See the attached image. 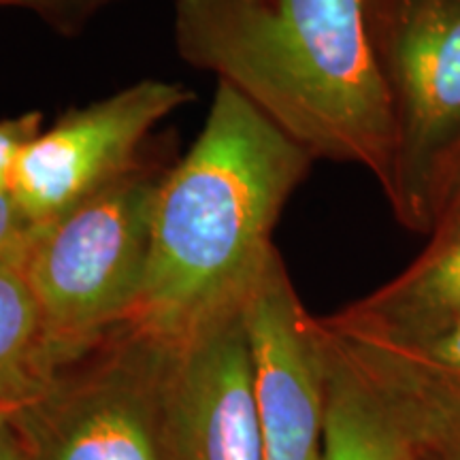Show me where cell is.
<instances>
[{
  "label": "cell",
  "mask_w": 460,
  "mask_h": 460,
  "mask_svg": "<svg viewBox=\"0 0 460 460\" xmlns=\"http://www.w3.org/2000/svg\"><path fill=\"white\" fill-rule=\"evenodd\" d=\"M312 163L267 115L217 82L199 139L160 181L146 281L124 326L180 348L243 307L278 252L275 224Z\"/></svg>",
  "instance_id": "cell-2"
},
{
  "label": "cell",
  "mask_w": 460,
  "mask_h": 460,
  "mask_svg": "<svg viewBox=\"0 0 460 460\" xmlns=\"http://www.w3.org/2000/svg\"><path fill=\"white\" fill-rule=\"evenodd\" d=\"M115 3L118 0H0V4L34 11L62 34H77L84 31L101 11Z\"/></svg>",
  "instance_id": "cell-14"
},
{
  "label": "cell",
  "mask_w": 460,
  "mask_h": 460,
  "mask_svg": "<svg viewBox=\"0 0 460 460\" xmlns=\"http://www.w3.org/2000/svg\"><path fill=\"white\" fill-rule=\"evenodd\" d=\"M163 177L141 163L45 224L28 247L22 269L68 365L122 329L139 301Z\"/></svg>",
  "instance_id": "cell-3"
},
{
  "label": "cell",
  "mask_w": 460,
  "mask_h": 460,
  "mask_svg": "<svg viewBox=\"0 0 460 460\" xmlns=\"http://www.w3.org/2000/svg\"><path fill=\"white\" fill-rule=\"evenodd\" d=\"M0 460H34L31 444L22 433L15 410L0 405Z\"/></svg>",
  "instance_id": "cell-18"
},
{
  "label": "cell",
  "mask_w": 460,
  "mask_h": 460,
  "mask_svg": "<svg viewBox=\"0 0 460 460\" xmlns=\"http://www.w3.org/2000/svg\"><path fill=\"white\" fill-rule=\"evenodd\" d=\"M66 367L22 264L0 258V405H28Z\"/></svg>",
  "instance_id": "cell-12"
},
{
  "label": "cell",
  "mask_w": 460,
  "mask_h": 460,
  "mask_svg": "<svg viewBox=\"0 0 460 460\" xmlns=\"http://www.w3.org/2000/svg\"><path fill=\"white\" fill-rule=\"evenodd\" d=\"M326 424L322 460H416L399 416L377 384L326 329Z\"/></svg>",
  "instance_id": "cell-11"
},
{
  "label": "cell",
  "mask_w": 460,
  "mask_h": 460,
  "mask_svg": "<svg viewBox=\"0 0 460 460\" xmlns=\"http://www.w3.org/2000/svg\"><path fill=\"white\" fill-rule=\"evenodd\" d=\"M243 322L264 460H322L326 424V345L275 252L250 296Z\"/></svg>",
  "instance_id": "cell-7"
},
{
  "label": "cell",
  "mask_w": 460,
  "mask_h": 460,
  "mask_svg": "<svg viewBox=\"0 0 460 460\" xmlns=\"http://www.w3.org/2000/svg\"><path fill=\"white\" fill-rule=\"evenodd\" d=\"M169 460H264L243 307L175 349L166 384Z\"/></svg>",
  "instance_id": "cell-8"
},
{
  "label": "cell",
  "mask_w": 460,
  "mask_h": 460,
  "mask_svg": "<svg viewBox=\"0 0 460 460\" xmlns=\"http://www.w3.org/2000/svg\"><path fill=\"white\" fill-rule=\"evenodd\" d=\"M393 92L399 152L388 203L429 234L439 181L460 154V0H369Z\"/></svg>",
  "instance_id": "cell-5"
},
{
  "label": "cell",
  "mask_w": 460,
  "mask_h": 460,
  "mask_svg": "<svg viewBox=\"0 0 460 460\" xmlns=\"http://www.w3.org/2000/svg\"><path fill=\"white\" fill-rule=\"evenodd\" d=\"M194 99L183 84L143 79L62 115L17 156L9 192L32 222L58 220L141 164L143 143Z\"/></svg>",
  "instance_id": "cell-6"
},
{
  "label": "cell",
  "mask_w": 460,
  "mask_h": 460,
  "mask_svg": "<svg viewBox=\"0 0 460 460\" xmlns=\"http://www.w3.org/2000/svg\"><path fill=\"white\" fill-rule=\"evenodd\" d=\"M41 113H26L22 118L0 122V190H9L11 171L26 143L41 132Z\"/></svg>",
  "instance_id": "cell-16"
},
{
  "label": "cell",
  "mask_w": 460,
  "mask_h": 460,
  "mask_svg": "<svg viewBox=\"0 0 460 460\" xmlns=\"http://www.w3.org/2000/svg\"><path fill=\"white\" fill-rule=\"evenodd\" d=\"M41 230V224L32 222L9 190H0V258L24 262L28 247Z\"/></svg>",
  "instance_id": "cell-15"
},
{
  "label": "cell",
  "mask_w": 460,
  "mask_h": 460,
  "mask_svg": "<svg viewBox=\"0 0 460 460\" xmlns=\"http://www.w3.org/2000/svg\"><path fill=\"white\" fill-rule=\"evenodd\" d=\"M460 314V228L430 237L427 250L388 284L332 318L341 335L407 341Z\"/></svg>",
  "instance_id": "cell-9"
},
{
  "label": "cell",
  "mask_w": 460,
  "mask_h": 460,
  "mask_svg": "<svg viewBox=\"0 0 460 460\" xmlns=\"http://www.w3.org/2000/svg\"><path fill=\"white\" fill-rule=\"evenodd\" d=\"M175 43L314 160L362 166L390 199L399 128L369 0H175Z\"/></svg>",
  "instance_id": "cell-1"
},
{
  "label": "cell",
  "mask_w": 460,
  "mask_h": 460,
  "mask_svg": "<svg viewBox=\"0 0 460 460\" xmlns=\"http://www.w3.org/2000/svg\"><path fill=\"white\" fill-rule=\"evenodd\" d=\"M456 228H460V154L447 166L435 192L429 237H439Z\"/></svg>",
  "instance_id": "cell-17"
},
{
  "label": "cell",
  "mask_w": 460,
  "mask_h": 460,
  "mask_svg": "<svg viewBox=\"0 0 460 460\" xmlns=\"http://www.w3.org/2000/svg\"><path fill=\"white\" fill-rule=\"evenodd\" d=\"M331 332L393 405L416 460H460L458 382L388 343Z\"/></svg>",
  "instance_id": "cell-10"
},
{
  "label": "cell",
  "mask_w": 460,
  "mask_h": 460,
  "mask_svg": "<svg viewBox=\"0 0 460 460\" xmlns=\"http://www.w3.org/2000/svg\"><path fill=\"white\" fill-rule=\"evenodd\" d=\"M175 345L122 326L15 410L34 460H169Z\"/></svg>",
  "instance_id": "cell-4"
},
{
  "label": "cell",
  "mask_w": 460,
  "mask_h": 460,
  "mask_svg": "<svg viewBox=\"0 0 460 460\" xmlns=\"http://www.w3.org/2000/svg\"><path fill=\"white\" fill-rule=\"evenodd\" d=\"M341 335V332H339ZM356 337V335H345ZM373 339V337H362ZM373 341H382L399 348L413 358L422 360L430 369L444 373L446 377L454 379L460 384V314L454 318L446 320L444 324L435 326L424 335L407 339V341H386V339H373Z\"/></svg>",
  "instance_id": "cell-13"
}]
</instances>
